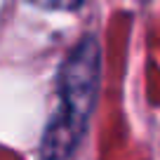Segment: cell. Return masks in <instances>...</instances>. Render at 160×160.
<instances>
[{"label": "cell", "instance_id": "2", "mask_svg": "<svg viewBox=\"0 0 160 160\" xmlns=\"http://www.w3.org/2000/svg\"><path fill=\"white\" fill-rule=\"evenodd\" d=\"M38 7H45V10H73L78 7L82 0H28Z\"/></svg>", "mask_w": 160, "mask_h": 160}, {"label": "cell", "instance_id": "1", "mask_svg": "<svg viewBox=\"0 0 160 160\" xmlns=\"http://www.w3.org/2000/svg\"><path fill=\"white\" fill-rule=\"evenodd\" d=\"M99 87V45L94 38H85L68 54L61 66V108L52 118L42 137V158L59 160L71 153L87 125L90 111Z\"/></svg>", "mask_w": 160, "mask_h": 160}]
</instances>
